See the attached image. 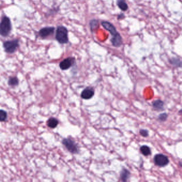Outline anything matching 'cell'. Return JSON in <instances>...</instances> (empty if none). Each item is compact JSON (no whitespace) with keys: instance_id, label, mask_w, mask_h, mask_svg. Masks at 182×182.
<instances>
[{"instance_id":"obj_1","label":"cell","mask_w":182,"mask_h":182,"mask_svg":"<svg viewBox=\"0 0 182 182\" xmlns=\"http://www.w3.org/2000/svg\"><path fill=\"white\" fill-rule=\"evenodd\" d=\"M101 24L105 29L111 34L112 38L111 42L112 46L114 47H119L122 45V38L120 33L118 32L115 26L112 23L107 21H103L101 22Z\"/></svg>"},{"instance_id":"obj_2","label":"cell","mask_w":182,"mask_h":182,"mask_svg":"<svg viewBox=\"0 0 182 182\" xmlns=\"http://www.w3.org/2000/svg\"><path fill=\"white\" fill-rule=\"evenodd\" d=\"M56 39L60 44H66L69 42L68 30L64 26H59L56 32Z\"/></svg>"},{"instance_id":"obj_3","label":"cell","mask_w":182,"mask_h":182,"mask_svg":"<svg viewBox=\"0 0 182 182\" xmlns=\"http://www.w3.org/2000/svg\"><path fill=\"white\" fill-rule=\"evenodd\" d=\"M12 29L11 21L8 17H3L0 22V35L3 37L9 35Z\"/></svg>"},{"instance_id":"obj_4","label":"cell","mask_w":182,"mask_h":182,"mask_svg":"<svg viewBox=\"0 0 182 182\" xmlns=\"http://www.w3.org/2000/svg\"><path fill=\"white\" fill-rule=\"evenodd\" d=\"M3 47L7 53H13L19 47V40L7 41L3 43Z\"/></svg>"},{"instance_id":"obj_5","label":"cell","mask_w":182,"mask_h":182,"mask_svg":"<svg viewBox=\"0 0 182 182\" xmlns=\"http://www.w3.org/2000/svg\"><path fill=\"white\" fill-rule=\"evenodd\" d=\"M62 143L70 152L74 154L78 153L79 149L78 145L73 140L69 138H65L62 140Z\"/></svg>"},{"instance_id":"obj_6","label":"cell","mask_w":182,"mask_h":182,"mask_svg":"<svg viewBox=\"0 0 182 182\" xmlns=\"http://www.w3.org/2000/svg\"><path fill=\"white\" fill-rule=\"evenodd\" d=\"M154 162L158 166L164 167L169 163V159L167 156L162 154H158L154 158Z\"/></svg>"},{"instance_id":"obj_7","label":"cell","mask_w":182,"mask_h":182,"mask_svg":"<svg viewBox=\"0 0 182 182\" xmlns=\"http://www.w3.org/2000/svg\"><path fill=\"white\" fill-rule=\"evenodd\" d=\"M74 62L75 58L74 57H68L60 62L59 67L62 70H67L69 69L74 64Z\"/></svg>"},{"instance_id":"obj_8","label":"cell","mask_w":182,"mask_h":182,"mask_svg":"<svg viewBox=\"0 0 182 182\" xmlns=\"http://www.w3.org/2000/svg\"><path fill=\"white\" fill-rule=\"evenodd\" d=\"M55 31V28L53 27H46L40 29L39 34L42 39L48 38L53 34Z\"/></svg>"},{"instance_id":"obj_9","label":"cell","mask_w":182,"mask_h":182,"mask_svg":"<svg viewBox=\"0 0 182 182\" xmlns=\"http://www.w3.org/2000/svg\"><path fill=\"white\" fill-rule=\"evenodd\" d=\"M94 93V90L93 88H87L82 91L81 96L84 99H89L93 97Z\"/></svg>"},{"instance_id":"obj_10","label":"cell","mask_w":182,"mask_h":182,"mask_svg":"<svg viewBox=\"0 0 182 182\" xmlns=\"http://www.w3.org/2000/svg\"><path fill=\"white\" fill-rule=\"evenodd\" d=\"M152 106L157 111L163 110L164 109V102L159 99L154 100L152 103Z\"/></svg>"},{"instance_id":"obj_11","label":"cell","mask_w":182,"mask_h":182,"mask_svg":"<svg viewBox=\"0 0 182 182\" xmlns=\"http://www.w3.org/2000/svg\"><path fill=\"white\" fill-rule=\"evenodd\" d=\"M116 5L122 11H127L128 9V5L127 3L126 2L125 0H117Z\"/></svg>"},{"instance_id":"obj_12","label":"cell","mask_w":182,"mask_h":182,"mask_svg":"<svg viewBox=\"0 0 182 182\" xmlns=\"http://www.w3.org/2000/svg\"><path fill=\"white\" fill-rule=\"evenodd\" d=\"M130 175V172L127 169H122L120 173V178L122 181L126 182L128 180Z\"/></svg>"},{"instance_id":"obj_13","label":"cell","mask_w":182,"mask_h":182,"mask_svg":"<svg viewBox=\"0 0 182 182\" xmlns=\"http://www.w3.org/2000/svg\"><path fill=\"white\" fill-rule=\"evenodd\" d=\"M99 22L98 20L93 19L90 22V27L91 32L96 31L99 28Z\"/></svg>"},{"instance_id":"obj_14","label":"cell","mask_w":182,"mask_h":182,"mask_svg":"<svg viewBox=\"0 0 182 182\" xmlns=\"http://www.w3.org/2000/svg\"><path fill=\"white\" fill-rule=\"evenodd\" d=\"M58 121L55 118H51L47 122V125L51 128H55L57 126Z\"/></svg>"},{"instance_id":"obj_15","label":"cell","mask_w":182,"mask_h":182,"mask_svg":"<svg viewBox=\"0 0 182 182\" xmlns=\"http://www.w3.org/2000/svg\"><path fill=\"white\" fill-rule=\"evenodd\" d=\"M141 153L145 156H148L150 155L151 153V149L147 145H143L140 149Z\"/></svg>"},{"instance_id":"obj_16","label":"cell","mask_w":182,"mask_h":182,"mask_svg":"<svg viewBox=\"0 0 182 182\" xmlns=\"http://www.w3.org/2000/svg\"><path fill=\"white\" fill-rule=\"evenodd\" d=\"M170 62L172 65L176 67H181V61L178 58H172L170 60Z\"/></svg>"},{"instance_id":"obj_17","label":"cell","mask_w":182,"mask_h":182,"mask_svg":"<svg viewBox=\"0 0 182 182\" xmlns=\"http://www.w3.org/2000/svg\"><path fill=\"white\" fill-rule=\"evenodd\" d=\"M18 83H19V81L16 77L10 78L8 81V84L10 86H16L18 85Z\"/></svg>"},{"instance_id":"obj_18","label":"cell","mask_w":182,"mask_h":182,"mask_svg":"<svg viewBox=\"0 0 182 182\" xmlns=\"http://www.w3.org/2000/svg\"><path fill=\"white\" fill-rule=\"evenodd\" d=\"M7 117V112L5 111L0 110V121H4L6 120Z\"/></svg>"},{"instance_id":"obj_19","label":"cell","mask_w":182,"mask_h":182,"mask_svg":"<svg viewBox=\"0 0 182 182\" xmlns=\"http://www.w3.org/2000/svg\"><path fill=\"white\" fill-rule=\"evenodd\" d=\"M168 117V115L166 113L161 114L158 117V120L161 122H164L167 120Z\"/></svg>"},{"instance_id":"obj_20","label":"cell","mask_w":182,"mask_h":182,"mask_svg":"<svg viewBox=\"0 0 182 182\" xmlns=\"http://www.w3.org/2000/svg\"><path fill=\"white\" fill-rule=\"evenodd\" d=\"M140 133L141 135L144 137H147L149 136V131L145 129H141L140 131Z\"/></svg>"},{"instance_id":"obj_21","label":"cell","mask_w":182,"mask_h":182,"mask_svg":"<svg viewBox=\"0 0 182 182\" xmlns=\"http://www.w3.org/2000/svg\"><path fill=\"white\" fill-rule=\"evenodd\" d=\"M125 17L124 14L123 13H120V15L118 16V20H121L122 19H124Z\"/></svg>"}]
</instances>
